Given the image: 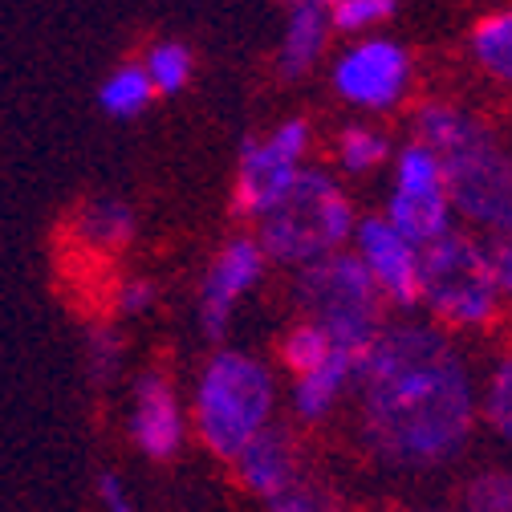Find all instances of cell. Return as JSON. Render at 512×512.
I'll use <instances>...</instances> for the list:
<instances>
[{"label": "cell", "mask_w": 512, "mask_h": 512, "mask_svg": "<svg viewBox=\"0 0 512 512\" xmlns=\"http://www.w3.org/2000/svg\"><path fill=\"white\" fill-rule=\"evenodd\" d=\"M476 57L484 61V66L500 82H512V13L480 21V29H476Z\"/></svg>", "instance_id": "ffe728a7"}, {"label": "cell", "mask_w": 512, "mask_h": 512, "mask_svg": "<svg viewBox=\"0 0 512 512\" xmlns=\"http://www.w3.org/2000/svg\"><path fill=\"white\" fill-rule=\"evenodd\" d=\"M309 143V126L301 118L277 126L269 143H244L240 155V175H236V212L240 216H269L285 191L297 179V163Z\"/></svg>", "instance_id": "ba28073f"}, {"label": "cell", "mask_w": 512, "mask_h": 512, "mask_svg": "<svg viewBox=\"0 0 512 512\" xmlns=\"http://www.w3.org/2000/svg\"><path fill=\"white\" fill-rule=\"evenodd\" d=\"M443 187L447 204L456 212L492 228L496 236H512V155L492 147V139L460 155H447Z\"/></svg>", "instance_id": "8992f818"}, {"label": "cell", "mask_w": 512, "mask_h": 512, "mask_svg": "<svg viewBox=\"0 0 512 512\" xmlns=\"http://www.w3.org/2000/svg\"><path fill=\"white\" fill-rule=\"evenodd\" d=\"M236 472L244 480V488H252L256 496H285L297 484V460H293V443L281 427H265L256 431L236 456Z\"/></svg>", "instance_id": "4fadbf2b"}, {"label": "cell", "mask_w": 512, "mask_h": 512, "mask_svg": "<svg viewBox=\"0 0 512 512\" xmlns=\"http://www.w3.org/2000/svg\"><path fill=\"white\" fill-rule=\"evenodd\" d=\"M468 512H512V476L492 472L468 488Z\"/></svg>", "instance_id": "d4e9b609"}, {"label": "cell", "mask_w": 512, "mask_h": 512, "mask_svg": "<svg viewBox=\"0 0 512 512\" xmlns=\"http://www.w3.org/2000/svg\"><path fill=\"white\" fill-rule=\"evenodd\" d=\"M98 500H102L106 512H135L131 508V496H126V484L114 472H102L98 476Z\"/></svg>", "instance_id": "f546056e"}, {"label": "cell", "mask_w": 512, "mask_h": 512, "mask_svg": "<svg viewBox=\"0 0 512 512\" xmlns=\"http://www.w3.org/2000/svg\"><path fill=\"white\" fill-rule=\"evenodd\" d=\"M354 236H358V261L366 265L378 293H387L399 305H415L419 301V248L378 216L362 220Z\"/></svg>", "instance_id": "30bf717a"}, {"label": "cell", "mask_w": 512, "mask_h": 512, "mask_svg": "<svg viewBox=\"0 0 512 512\" xmlns=\"http://www.w3.org/2000/svg\"><path fill=\"white\" fill-rule=\"evenodd\" d=\"M131 435L151 460H171L183 447V411L163 374H143L135 387Z\"/></svg>", "instance_id": "7c38bea8"}, {"label": "cell", "mask_w": 512, "mask_h": 512, "mask_svg": "<svg viewBox=\"0 0 512 512\" xmlns=\"http://www.w3.org/2000/svg\"><path fill=\"white\" fill-rule=\"evenodd\" d=\"M326 45V9L322 5H293L289 25H285V45H281V70L289 78L305 74L317 53Z\"/></svg>", "instance_id": "2e32d148"}, {"label": "cell", "mask_w": 512, "mask_h": 512, "mask_svg": "<svg viewBox=\"0 0 512 512\" xmlns=\"http://www.w3.org/2000/svg\"><path fill=\"white\" fill-rule=\"evenodd\" d=\"M155 305V285L151 281H126L118 289V309L122 313H143Z\"/></svg>", "instance_id": "f1b7e54d"}, {"label": "cell", "mask_w": 512, "mask_h": 512, "mask_svg": "<svg viewBox=\"0 0 512 512\" xmlns=\"http://www.w3.org/2000/svg\"><path fill=\"white\" fill-rule=\"evenodd\" d=\"M313 5H322V9H334V5H338V0H313Z\"/></svg>", "instance_id": "4dcf8cb0"}, {"label": "cell", "mask_w": 512, "mask_h": 512, "mask_svg": "<svg viewBox=\"0 0 512 512\" xmlns=\"http://www.w3.org/2000/svg\"><path fill=\"white\" fill-rule=\"evenodd\" d=\"M419 301L452 326H484L496 313V285L488 269V252L464 236L443 232L419 248Z\"/></svg>", "instance_id": "5b68a950"}, {"label": "cell", "mask_w": 512, "mask_h": 512, "mask_svg": "<svg viewBox=\"0 0 512 512\" xmlns=\"http://www.w3.org/2000/svg\"><path fill=\"white\" fill-rule=\"evenodd\" d=\"M488 252V269H492V285L500 297H512V236H492Z\"/></svg>", "instance_id": "484cf974"}, {"label": "cell", "mask_w": 512, "mask_h": 512, "mask_svg": "<svg viewBox=\"0 0 512 512\" xmlns=\"http://www.w3.org/2000/svg\"><path fill=\"white\" fill-rule=\"evenodd\" d=\"M273 512H334V504L322 492H309V488H289L285 496L273 500Z\"/></svg>", "instance_id": "4316f807"}, {"label": "cell", "mask_w": 512, "mask_h": 512, "mask_svg": "<svg viewBox=\"0 0 512 512\" xmlns=\"http://www.w3.org/2000/svg\"><path fill=\"white\" fill-rule=\"evenodd\" d=\"M151 98H155V86L143 66H118L98 90V106L110 118H135L151 106Z\"/></svg>", "instance_id": "ac0fdd59"}, {"label": "cell", "mask_w": 512, "mask_h": 512, "mask_svg": "<svg viewBox=\"0 0 512 512\" xmlns=\"http://www.w3.org/2000/svg\"><path fill=\"white\" fill-rule=\"evenodd\" d=\"M265 269V252L256 240H232L220 256L216 265L208 269L204 277V297H200V322H204V334L208 338H220L228 330V317H232V305L256 285Z\"/></svg>", "instance_id": "8fae6325"}, {"label": "cell", "mask_w": 512, "mask_h": 512, "mask_svg": "<svg viewBox=\"0 0 512 512\" xmlns=\"http://www.w3.org/2000/svg\"><path fill=\"white\" fill-rule=\"evenodd\" d=\"M273 378L269 370L236 350L216 354L196 382V427L220 460H236L240 447L269 427Z\"/></svg>", "instance_id": "7a4b0ae2"}, {"label": "cell", "mask_w": 512, "mask_h": 512, "mask_svg": "<svg viewBox=\"0 0 512 512\" xmlns=\"http://www.w3.org/2000/svg\"><path fill=\"white\" fill-rule=\"evenodd\" d=\"M122 354V342L110 334V330H94L90 334V362H94V374H106Z\"/></svg>", "instance_id": "83f0119b"}, {"label": "cell", "mask_w": 512, "mask_h": 512, "mask_svg": "<svg viewBox=\"0 0 512 512\" xmlns=\"http://www.w3.org/2000/svg\"><path fill=\"white\" fill-rule=\"evenodd\" d=\"M362 431L378 460L431 468L452 460L476 419L472 382L439 330H378L358 366Z\"/></svg>", "instance_id": "6da1fadb"}, {"label": "cell", "mask_w": 512, "mask_h": 512, "mask_svg": "<svg viewBox=\"0 0 512 512\" xmlns=\"http://www.w3.org/2000/svg\"><path fill=\"white\" fill-rule=\"evenodd\" d=\"M387 224L411 240L415 248L439 240L452 232V204H447L443 187V159L427 151L423 143L407 147L399 155V175H395V196L387 208Z\"/></svg>", "instance_id": "52a82bcc"}, {"label": "cell", "mask_w": 512, "mask_h": 512, "mask_svg": "<svg viewBox=\"0 0 512 512\" xmlns=\"http://www.w3.org/2000/svg\"><path fill=\"white\" fill-rule=\"evenodd\" d=\"M484 415H488V423L512 443V354L492 370L488 395H484Z\"/></svg>", "instance_id": "7402d4cb"}, {"label": "cell", "mask_w": 512, "mask_h": 512, "mask_svg": "<svg viewBox=\"0 0 512 512\" xmlns=\"http://www.w3.org/2000/svg\"><path fill=\"white\" fill-rule=\"evenodd\" d=\"M354 228L350 200L326 171H297L285 200L261 216V252L285 265H313L330 256Z\"/></svg>", "instance_id": "3957f363"}, {"label": "cell", "mask_w": 512, "mask_h": 512, "mask_svg": "<svg viewBox=\"0 0 512 512\" xmlns=\"http://www.w3.org/2000/svg\"><path fill=\"white\" fill-rule=\"evenodd\" d=\"M358 366H362L358 354L334 346L330 358H326L322 366L309 370V374H301L297 391H293V407H297V415H301V419H322V415H330V407L342 399L346 382L358 374Z\"/></svg>", "instance_id": "5bb4252c"}, {"label": "cell", "mask_w": 512, "mask_h": 512, "mask_svg": "<svg viewBox=\"0 0 512 512\" xmlns=\"http://www.w3.org/2000/svg\"><path fill=\"white\" fill-rule=\"evenodd\" d=\"M297 297L313 313V326L330 334V346L366 358L382 330V293L358 256H322L305 265L297 277Z\"/></svg>", "instance_id": "277c9868"}, {"label": "cell", "mask_w": 512, "mask_h": 512, "mask_svg": "<svg viewBox=\"0 0 512 512\" xmlns=\"http://www.w3.org/2000/svg\"><path fill=\"white\" fill-rule=\"evenodd\" d=\"M391 13H395V0H338V5L330 9V21L346 33H358V29L387 21Z\"/></svg>", "instance_id": "603a6c76"}, {"label": "cell", "mask_w": 512, "mask_h": 512, "mask_svg": "<svg viewBox=\"0 0 512 512\" xmlns=\"http://www.w3.org/2000/svg\"><path fill=\"white\" fill-rule=\"evenodd\" d=\"M387 159V139L366 131V126H350V131L342 135V163L350 171H370L374 163Z\"/></svg>", "instance_id": "cb8c5ba5"}, {"label": "cell", "mask_w": 512, "mask_h": 512, "mask_svg": "<svg viewBox=\"0 0 512 512\" xmlns=\"http://www.w3.org/2000/svg\"><path fill=\"white\" fill-rule=\"evenodd\" d=\"M74 232H78L82 240L98 244V248H118V244L131 240L135 216H131V208H126L122 200H90V204L78 212Z\"/></svg>", "instance_id": "e0dca14e"}, {"label": "cell", "mask_w": 512, "mask_h": 512, "mask_svg": "<svg viewBox=\"0 0 512 512\" xmlns=\"http://www.w3.org/2000/svg\"><path fill=\"white\" fill-rule=\"evenodd\" d=\"M289 5H313V0H289Z\"/></svg>", "instance_id": "1f68e13d"}, {"label": "cell", "mask_w": 512, "mask_h": 512, "mask_svg": "<svg viewBox=\"0 0 512 512\" xmlns=\"http://www.w3.org/2000/svg\"><path fill=\"white\" fill-rule=\"evenodd\" d=\"M488 139H492V135L484 131V126H480L472 114L456 110V106H423V110H419V143H423L427 151H435L439 159L460 155V151H468V147H480V143H488Z\"/></svg>", "instance_id": "9a60e30c"}, {"label": "cell", "mask_w": 512, "mask_h": 512, "mask_svg": "<svg viewBox=\"0 0 512 512\" xmlns=\"http://www.w3.org/2000/svg\"><path fill=\"white\" fill-rule=\"evenodd\" d=\"M143 70H147V78L159 94H175L191 78V49L179 45V41H159V45H151Z\"/></svg>", "instance_id": "d6986e66"}, {"label": "cell", "mask_w": 512, "mask_h": 512, "mask_svg": "<svg viewBox=\"0 0 512 512\" xmlns=\"http://www.w3.org/2000/svg\"><path fill=\"white\" fill-rule=\"evenodd\" d=\"M407 74H411V61L403 45L378 37V41H362L338 61L334 82L346 102L366 106V110H387L407 90Z\"/></svg>", "instance_id": "9c48e42d"}, {"label": "cell", "mask_w": 512, "mask_h": 512, "mask_svg": "<svg viewBox=\"0 0 512 512\" xmlns=\"http://www.w3.org/2000/svg\"><path fill=\"white\" fill-rule=\"evenodd\" d=\"M330 334L322 330V326H313V322H305V326H297L289 338H285V362L297 370V374H309V370H317L326 358H330Z\"/></svg>", "instance_id": "44dd1931"}]
</instances>
